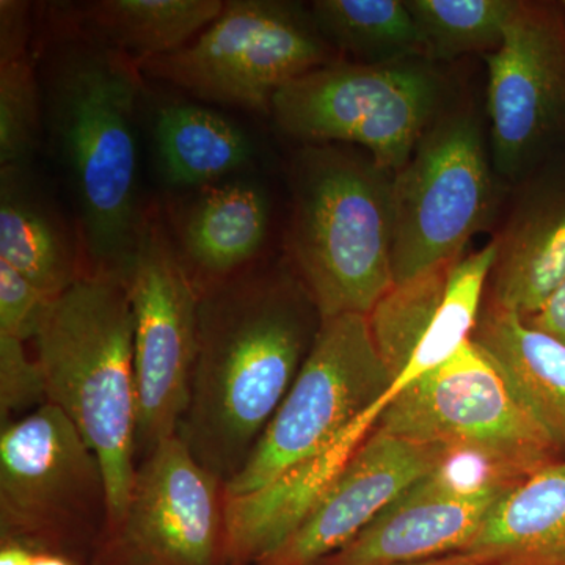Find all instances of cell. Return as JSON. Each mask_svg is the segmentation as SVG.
I'll use <instances>...</instances> for the list:
<instances>
[{"mask_svg":"<svg viewBox=\"0 0 565 565\" xmlns=\"http://www.w3.org/2000/svg\"><path fill=\"white\" fill-rule=\"evenodd\" d=\"M471 341L503 375L512 392L565 451V344L522 316L490 307Z\"/></svg>","mask_w":565,"mask_h":565,"instance_id":"cell-19","label":"cell"},{"mask_svg":"<svg viewBox=\"0 0 565 565\" xmlns=\"http://www.w3.org/2000/svg\"><path fill=\"white\" fill-rule=\"evenodd\" d=\"M423 43V57L449 61L468 52L497 51L519 2L411 0L405 2Z\"/></svg>","mask_w":565,"mask_h":565,"instance_id":"cell-27","label":"cell"},{"mask_svg":"<svg viewBox=\"0 0 565 565\" xmlns=\"http://www.w3.org/2000/svg\"><path fill=\"white\" fill-rule=\"evenodd\" d=\"M448 448L374 427L302 525L256 565H316L333 555L416 481Z\"/></svg>","mask_w":565,"mask_h":565,"instance_id":"cell-15","label":"cell"},{"mask_svg":"<svg viewBox=\"0 0 565 565\" xmlns=\"http://www.w3.org/2000/svg\"><path fill=\"white\" fill-rule=\"evenodd\" d=\"M0 262L52 299L84 275L68 232L33 189L29 169H0Z\"/></svg>","mask_w":565,"mask_h":565,"instance_id":"cell-21","label":"cell"},{"mask_svg":"<svg viewBox=\"0 0 565 565\" xmlns=\"http://www.w3.org/2000/svg\"><path fill=\"white\" fill-rule=\"evenodd\" d=\"M557 6H559L561 13H563V18L565 21V0H564V2L557 3Z\"/></svg>","mask_w":565,"mask_h":565,"instance_id":"cell-34","label":"cell"},{"mask_svg":"<svg viewBox=\"0 0 565 565\" xmlns=\"http://www.w3.org/2000/svg\"><path fill=\"white\" fill-rule=\"evenodd\" d=\"M32 565H76L70 557L61 553L36 552Z\"/></svg>","mask_w":565,"mask_h":565,"instance_id":"cell-32","label":"cell"},{"mask_svg":"<svg viewBox=\"0 0 565 565\" xmlns=\"http://www.w3.org/2000/svg\"><path fill=\"white\" fill-rule=\"evenodd\" d=\"M106 525L102 462L57 405H41L2 426V542L61 553L65 545L88 541L95 550Z\"/></svg>","mask_w":565,"mask_h":565,"instance_id":"cell-5","label":"cell"},{"mask_svg":"<svg viewBox=\"0 0 565 565\" xmlns=\"http://www.w3.org/2000/svg\"><path fill=\"white\" fill-rule=\"evenodd\" d=\"M311 14L323 40L367 65L423 55L418 28L399 0H318Z\"/></svg>","mask_w":565,"mask_h":565,"instance_id":"cell-26","label":"cell"},{"mask_svg":"<svg viewBox=\"0 0 565 565\" xmlns=\"http://www.w3.org/2000/svg\"><path fill=\"white\" fill-rule=\"evenodd\" d=\"M47 404L46 384L39 360L17 338L0 334V422L2 426Z\"/></svg>","mask_w":565,"mask_h":565,"instance_id":"cell-28","label":"cell"},{"mask_svg":"<svg viewBox=\"0 0 565 565\" xmlns=\"http://www.w3.org/2000/svg\"><path fill=\"white\" fill-rule=\"evenodd\" d=\"M35 553L29 546L18 544V542H2L0 565H32Z\"/></svg>","mask_w":565,"mask_h":565,"instance_id":"cell-31","label":"cell"},{"mask_svg":"<svg viewBox=\"0 0 565 565\" xmlns=\"http://www.w3.org/2000/svg\"><path fill=\"white\" fill-rule=\"evenodd\" d=\"M139 66L110 50L70 55L52 82V122L65 159L93 270H121L143 222L137 207L134 115Z\"/></svg>","mask_w":565,"mask_h":565,"instance_id":"cell-4","label":"cell"},{"mask_svg":"<svg viewBox=\"0 0 565 565\" xmlns=\"http://www.w3.org/2000/svg\"><path fill=\"white\" fill-rule=\"evenodd\" d=\"M498 243L397 282L367 315L375 348L393 377L390 397L444 364L479 321Z\"/></svg>","mask_w":565,"mask_h":565,"instance_id":"cell-14","label":"cell"},{"mask_svg":"<svg viewBox=\"0 0 565 565\" xmlns=\"http://www.w3.org/2000/svg\"><path fill=\"white\" fill-rule=\"evenodd\" d=\"M493 184L481 129L457 115L424 132L393 178L394 285L462 255L486 228Z\"/></svg>","mask_w":565,"mask_h":565,"instance_id":"cell-10","label":"cell"},{"mask_svg":"<svg viewBox=\"0 0 565 565\" xmlns=\"http://www.w3.org/2000/svg\"><path fill=\"white\" fill-rule=\"evenodd\" d=\"M302 281L245 269L200 286L191 397L178 437L225 487L280 407L321 327Z\"/></svg>","mask_w":565,"mask_h":565,"instance_id":"cell-1","label":"cell"},{"mask_svg":"<svg viewBox=\"0 0 565 565\" xmlns=\"http://www.w3.org/2000/svg\"><path fill=\"white\" fill-rule=\"evenodd\" d=\"M460 555L484 565H565V459L515 482Z\"/></svg>","mask_w":565,"mask_h":565,"instance_id":"cell-18","label":"cell"},{"mask_svg":"<svg viewBox=\"0 0 565 565\" xmlns=\"http://www.w3.org/2000/svg\"><path fill=\"white\" fill-rule=\"evenodd\" d=\"M33 341L47 403L68 416L102 462L106 533L125 516L137 471L134 313L125 275H82L51 300Z\"/></svg>","mask_w":565,"mask_h":565,"instance_id":"cell-2","label":"cell"},{"mask_svg":"<svg viewBox=\"0 0 565 565\" xmlns=\"http://www.w3.org/2000/svg\"><path fill=\"white\" fill-rule=\"evenodd\" d=\"M393 377L367 316L322 319L291 388L225 497L250 493L333 444L360 416L390 401Z\"/></svg>","mask_w":565,"mask_h":565,"instance_id":"cell-6","label":"cell"},{"mask_svg":"<svg viewBox=\"0 0 565 565\" xmlns=\"http://www.w3.org/2000/svg\"><path fill=\"white\" fill-rule=\"evenodd\" d=\"M497 307L533 318L565 281V181L539 193L498 241Z\"/></svg>","mask_w":565,"mask_h":565,"instance_id":"cell-20","label":"cell"},{"mask_svg":"<svg viewBox=\"0 0 565 565\" xmlns=\"http://www.w3.org/2000/svg\"><path fill=\"white\" fill-rule=\"evenodd\" d=\"M222 0H103L85 9L88 28L137 65L188 46L221 17Z\"/></svg>","mask_w":565,"mask_h":565,"instance_id":"cell-23","label":"cell"},{"mask_svg":"<svg viewBox=\"0 0 565 565\" xmlns=\"http://www.w3.org/2000/svg\"><path fill=\"white\" fill-rule=\"evenodd\" d=\"M512 486L465 492L435 468L316 565H414L460 555Z\"/></svg>","mask_w":565,"mask_h":565,"instance_id":"cell-16","label":"cell"},{"mask_svg":"<svg viewBox=\"0 0 565 565\" xmlns=\"http://www.w3.org/2000/svg\"><path fill=\"white\" fill-rule=\"evenodd\" d=\"M28 6L0 2V169H29L39 147L40 102L28 54Z\"/></svg>","mask_w":565,"mask_h":565,"instance_id":"cell-25","label":"cell"},{"mask_svg":"<svg viewBox=\"0 0 565 565\" xmlns=\"http://www.w3.org/2000/svg\"><path fill=\"white\" fill-rule=\"evenodd\" d=\"M489 66L493 158L504 174L565 140V21L557 3L519 2Z\"/></svg>","mask_w":565,"mask_h":565,"instance_id":"cell-13","label":"cell"},{"mask_svg":"<svg viewBox=\"0 0 565 565\" xmlns=\"http://www.w3.org/2000/svg\"><path fill=\"white\" fill-rule=\"evenodd\" d=\"M414 565H484L478 563V561L471 559V557L463 555H452L440 557V559L427 561V563L414 564Z\"/></svg>","mask_w":565,"mask_h":565,"instance_id":"cell-33","label":"cell"},{"mask_svg":"<svg viewBox=\"0 0 565 565\" xmlns=\"http://www.w3.org/2000/svg\"><path fill=\"white\" fill-rule=\"evenodd\" d=\"M530 326L552 334L565 344V281L533 318L525 319Z\"/></svg>","mask_w":565,"mask_h":565,"instance_id":"cell-30","label":"cell"},{"mask_svg":"<svg viewBox=\"0 0 565 565\" xmlns=\"http://www.w3.org/2000/svg\"><path fill=\"white\" fill-rule=\"evenodd\" d=\"M386 404L375 405L352 423L333 444L294 465L262 489L225 497V555L228 565H256L274 553L322 500Z\"/></svg>","mask_w":565,"mask_h":565,"instance_id":"cell-17","label":"cell"},{"mask_svg":"<svg viewBox=\"0 0 565 565\" xmlns=\"http://www.w3.org/2000/svg\"><path fill=\"white\" fill-rule=\"evenodd\" d=\"M134 313L137 460L178 435L191 397L199 333L200 286L161 226H141L121 270Z\"/></svg>","mask_w":565,"mask_h":565,"instance_id":"cell-11","label":"cell"},{"mask_svg":"<svg viewBox=\"0 0 565 565\" xmlns=\"http://www.w3.org/2000/svg\"><path fill=\"white\" fill-rule=\"evenodd\" d=\"M269 228L266 193L247 182L212 189L189 212L184 252L210 280L230 277L255 259Z\"/></svg>","mask_w":565,"mask_h":565,"instance_id":"cell-22","label":"cell"},{"mask_svg":"<svg viewBox=\"0 0 565 565\" xmlns=\"http://www.w3.org/2000/svg\"><path fill=\"white\" fill-rule=\"evenodd\" d=\"M51 300L10 264L0 262V334L22 343L35 340Z\"/></svg>","mask_w":565,"mask_h":565,"instance_id":"cell-29","label":"cell"},{"mask_svg":"<svg viewBox=\"0 0 565 565\" xmlns=\"http://www.w3.org/2000/svg\"><path fill=\"white\" fill-rule=\"evenodd\" d=\"M390 174L329 145L294 163L289 250L321 319L367 316L394 286Z\"/></svg>","mask_w":565,"mask_h":565,"instance_id":"cell-3","label":"cell"},{"mask_svg":"<svg viewBox=\"0 0 565 565\" xmlns=\"http://www.w3.org/2000/svg\"><path fill=\"white\" fill-rule=\"evenodd\" d=\"M222 482L178 435L137 465L125 516L93 550V565H225Z\"/></svg>","mask_w":565,"mask_h":565,"instance_id":"cell-12","label":"cell"},{"mask_svg":"<svg viewBox=\"0 0 565 565\" xmlns=\"http://www.w3.org/2000/svg\"><path fill=\"white\" fill-rule=\"evenodd\" d=\"M327 41L294 6L233 0L182 50L139 63V70L204 102L270 111L289 82L329 65Z\"/></svg>","mask_w":565,"mask_h":565,"instance_id":"cell-8","label":"cell"},{"mask_svg":"<svg viewBox=\"0 0 565 565\" xmlns=\"http://www.w3.org/2000/svg\"><path fill=\"white\" fill-rule=\"evenodd\" d=\"M375 427L419 444L479 452L520 479L561 451L471 340L401 390Z\"/></svg>","mask_w":565,"mask_h":565,"instance_id":"cell-9","label":"cell"},{"mask_svg":"<svg viewBox=\"0 0 565 565\" xmlns=\"http://www.w3.org/2000/svg\"><path fill=\"white\" fill-rule=\"evenodd\" d=\"M438 98L434 74L416 63H329L285 85L270 111L286 136L362 145L379 169L397 173L426 132Z\"/></svg>","mask_w":565,"mask_h":565,"instance_id":"cell-7","label":"cell"},{"mask_svg":"<svg viewBox=\"0 0 565 565\" xmlns=\"http://www.w3.org/2000/svg\"><path fill=\"white\" fill-rule=\"evenodd\" d=\"M154 140L163 177L180 188L221 180L244 167L252 154L243 129L192 104H170L159 111Z\"/></svg>","mask_w":565,"mask_h":565,"instance_id":"cell-24","label":"cell"}]
</instances>
